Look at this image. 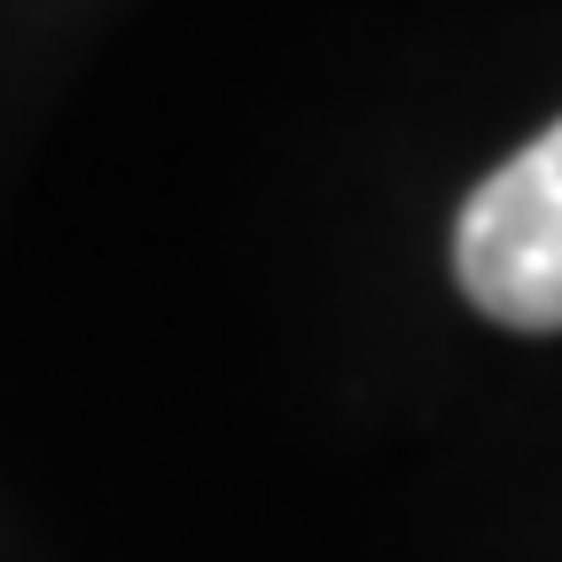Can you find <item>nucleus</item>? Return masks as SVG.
I'll return each mask as SVG.
<instances>
[{"mask_svg": "<svg viewBox=\"0 0 562 562\" xmlns=\"http://www.w3.org/2000/svg\"><path fill=\"white\" fill-rule=\"evenodd\" d=\"M453 273L501 328H562V117L461 203Z\"/></svg>", "mask_w": 562, "mask_h": 562, "instance_id": "f257e3e1", "label": "nucleus"}]
</instances>
